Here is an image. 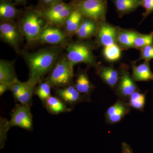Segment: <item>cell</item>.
Wrapping results in <instances>:
<instances>
[{
	"instance_id": "cell-28",
	"label": "cell",
	"mask_w": 153,
	"mask_h": 153,
	"mask_svg": "<svg viewBox=\"0 0 153 153\" xmlns=\"http://www.w3.org/2000/svg\"><path fill=\"white\" fill-rule=\"evenodd\" d=\"M153 44V32L148 34L139 33L134 42V48L140 50L148 45Z\"/></svg>"
},
{
	"instance_id": "cell-34",
	"label": "cell",
	"mask_w": 153,
	"mask_h": 153,
	"mask_svg": "<svg viewBox=\"0 0 153 153\" xmlns=\"http://www.w3.org/2000/svg\"><path fill=\"white\" fill-rule=\"evenodd\" d=\"M13 85V84H12ZM11 84H5V83H0V96H1L4 93L7 91H10Z\"/></svg>"
},
{
	"instance_id": "cell-12",
	"label": "cell",
	"mask_w": 153,
	"mask_h": 153,
	"mask_svg": "<svg viewBox=\"0 0 153 153\" xmlns=\"http://www.w3.org/2000/svg\"><path fill=\"white\" fill-rule=\"evenodd\" d=\"M130 110L131 107L128 102L123 100H119L107 109L105 114L107 123L114 124L120 122L128 114Z\"/></svg>"
},
{
	"instance_id": "cell-36",
	"label": "cell",
	"mask_w": 153,
	"mask_h": 153,
	"mask_svg": "<svg viewBox=\"0 0 153 153\" xmlns=\"http://www.w3.org/2000/svg\"><path fill=\"white\" fill-rule=\"evenodd\" d=\"M12 2H14L15 5H22L26 4L27 0H10Z\"/></svg>"
},
{
	"instance_id": "cell-31",
	"label": "cell",
	"mask_w": 153,
	"mask_h": 153,
	"mask_svg": "<svg viewBox=\"0 0 153 153\" xmlns=\"http://www.w3.org/2000/svg\"><path fill=\"white\" fill-rule=\"evenodd\" d=\"M141 7L145 9L142 14L143 20L153 13V0H142Z\"/></svg>"
},
{
	"instance_id": "cell-14",
	"label": "cell",
	"mask_w": 153,
	"mask_h": 153,
	"mask_svg": "<svg viewBox=\"0 0 153 153\" xmlns=\"http://www.w3.org/2000/svg\"><path fill=\"white\" fill-rule=\"evenodd\" d=\"M97 72L103 81L112 88L117 86L120 76V70L111 66H97Z\"/></svg>"
},
{
	"instance_id": "cell-25",
	"label": "cell",
	"mask_w": 153,
	"mask_h": 153,
	"mask_svg": "<svg viewBox=\"0 0 153 153\" xmlns=\"http://www.w3.org/2000/svg\"><path fill=\"white\" fill-rule=\"evenodd\" d=\"M123 49L117 44L103 47L102 55L104 59L109 62H115L120 59Z\"/></svg>"
},
{
	"instance_id": "cell-35",
	"label": "cell",
	"mask_w": 153,
	"mask_h": 153,
	"mask_svg": "<svg viewBox=\"0 0 153 153\" xmlns=\"http://www.w3.org/2000/svg\"><path fill=\"white\" fill-rule=\"evenodd\" d=\"M121 153H134L130 146L126 142L122 144Z\"/></svg>"
},
{
	"instance_id": "cell-32",
	"label": "cell",
	"mask_w": 153,
	"mask_h": 153,
	"mask_svg": "<svg viewBox=\"0 0 153 153\" xmlns=\"http://www.w3.org/2000/svg\"><path fill=\"white\" fill-rule=\"evenodd\" d=\"M22 86H23V82L19 81V80L12 85L10 91L13 93V96L15 100L21 94L22 89Z\"/></svg>"
},
{
	"instance_id": "cell-22",
	"label": "cell",
	"mask_w": 153,
	"mask_h": 153,
	"mask_svg": "<svg viewBox=\"0 0 153 153\" xmlns=\"http://www.w3.org/2000/svg\"><path fill=\"white\" fill-rule=\"evenodd\" d=\"M138 33L135 30H124L120 28L117 44L123 50H127L134 48L135 39Z\"/></svg>"
},
{
	"instance_id": "cell-24",
	"label": "cell",
	"mask_w": 153,
	"mask_h": 153,
	"mask_svg": "<svg viewBox=\"0 0 153 153\" xmlns=\"http://www.w3.org/2000/svg\"><path fill=\"white\" fill-rule=\"evenodd\" d=\"M83 17L79 11L74 9L69 15L64 24L66 33L69 35L75 34L80 26Z\"/></svg>"
},
{
	"instance_id": "cell-5",
	"label": "cell",
	"mask_w": 153,
	"mask_h": 153,
	"mask_svg": "<svg viewBox=\"0 0 153 153\" xmlns=\"http://www.w3.org/2000/svg\"><path fill=\"white\" fill-rule=\"evenodd\" d=\"M67 58L70 64L74 67L79 63L90 66L96 65V59L90 44L85 42H74L67 47Z\"/></svg>"
},
{
	"instance_id": "cell-33",
	"label": "cell",
	"mask_w": 153,
	"mask_h": 153,
	"mask_svg": "<svg viewBox=\"0 0 153 153\" xmlns=\"http://www.w3.org/2000/svg\"><path fill=\"white\" fill-rule=\"evenodd\" d=\"M63 1V0H39V4L41 9H44L56 3Z\"/></svg>"
},
{
	"instance_id": "cell-26",
	"label": "cell",
	"mask_w": 153,
	"mask_h": 153,
	"mask_svg": "<svg viewBox=\"0 0 153 153\" xmlns=\"http://www.w3.org/2000/svg\"><path fill=\"white\" fill-rule=\"evenodd\" d=\"M146 94L137 91L129 97L128 104L131 107L143 111L146 104Z\"/></svg>"
},
{
	"instance_id": "cell-18",
	"label": "cell",
	"mask_w": 153,
	"mask_h": 153,
	"mask_svg": "<svg viewBox=\"0 0 153 153\" xmlns=\"http://www.w3.org/2000/svg\"><path fill=\"white\" fill-rule=\"evenodd\" d=\"M38 82L36 80L29 78L27 81L23 82L21 94L16 100L21 104L31 107L33 105V96L36 85Z\"/></svg>"
},
{
	"instance_id": "cell-11",
	"label": "cell",
	"mask_w": 153,
	"mask_h": 153,
	"mask_svg": "<svg viewBox=\"0 0 153 153\" xmlns=\"http://www.w3.org/2000/svg\"><path fill=\"white\" fill-rule=\"evenodd\" d=\"M55 94L66 105L71 106L82 102L90 100L89 97L79 93L72 84L66 87L58 88L55 91Z\"/></svg>"
},
{
	"instance_id": "cell-6",
	"label": "cell",
	"mask_w": 153,
	"mask_h": 153,
	"mask_svg": "<svg viewBox=\"0 0 153 153\" xmlns=\"http://www.w3.org/2000/svg\"><path fill=\"white\" fill-rule=\"evenodd\" d=\"M74 9L71 2L56 3L49 7L39 9L42 16L47 23L52 25H64L66 19Z\"/></svg>"
},
{
	"instance_id": "cell-8",
	"label": "cell",
	"mask_w": 153,
	"mask_h": 153,
	"mask_svg": "<svg viewBox=\"0 0 153 153\" xmlns=\"http://www.w3.org/2000/svg\"><path fill=\"white\" fill-rule=\"evenodd\" d=\"M22 36L19 25L14 21H1L0 36L4 42L16 49L22 41Z\"/></svg>"
},
{
	"instance_id": "cell-29",
	"label": "cell",
	"mask_w": 153,
	"mask_h": 153,
	"mask_svg": "<svg viewBox=\"0 0 153 153\" xmlns=\"http://www.w3.org/2000/svg\"><path fill=\"white\" fill-rule=\"evenodd\" d=\"M140 50V54L139 60L150 61L153 59V44L146 46Z\"/></svg>"
},
{
	"instance_id": "cell-21",
	"label": "cell",
	"mask_w": 153,
	"mask_h": 153,
	"mask_svg": "<svg viewBox=\"0 0 153 153\" xmlns=\"http://www.w3.org/2000/svg\"><path fill=\"white\" fill-rule=\"evenodd\" d=\"M44 106L49 113L54 115L70 112L71 110V108H68L67 105L57 96L51 95L47 100Z\"/></svg>"
},
{
	"instance_id": "cell-23",
	"label": "cell",
	"mask_w": 153,
	"mask_h": 153,
	"mask_svg": "<svg viewBox=\"0 0 153 153\" xmlns=\"http://www.w3.org/2000/svg\"><path fill=\"white\" fill-rule=\"evenodd\" d=\"M74 86L81 94L89 97L94 89V86L89 80L87 73L80 71L78 73L75 80Z\"/></svg>"
},
{
	"instance_id": "cell-15",
	"label": "cell",
	"mask_w": 153,
	"mask_h": 153,
	"mask_svg": "<svg viewBox=\"0 0 153 153\" xmlns=\"http://www.w3.org/2000/svg\"><path fill=\"white\" fill-rule=\"evenodd\" d=\"M18 80L14 68V63L12 61L1 60L0 83L12 85Z\"/></svg>"
},
{
	"instance_id": "cell-16",
	"label": "cell",
	"mask_w": 153,
	"mask_h": 153,
	"mask_svg": "<svg viewBox=\"0 0 153 153\" xmlns=\"http://www.w3.org/2000/svg\"><path fill=\"white\" fill-rule=\"evenodd\" d=\"M23 10L17 9L10 0H0V18L1 21H14L23 14Z\"/></svg>"
},
{
	"instance_id": "cell-30",
	"label": "cell",
	"mask_w": 153,
	"mask_h": 153,
	"mask_svg": "<svg viewBox=\"0 0 153 153\" xmlns=\"http://www.w3.org/2000/svg\"><path fill=\"white\" fill-rule=\"evenodd\" d=\"M6 125V119L1 118L0 122V143L1 148L2 149L5 145L7 140V134L8 131Z\"/></svg>"
},
{
	"instance_id": "cell-10",
	"label": "cell",
	"mask_w": 153,
	"mask_h": 153,
	"mask_svg": "<svg viewBox=\"0 0 153 153\" xmlns=\"http://www.w3.org/2000/svg\"><path fill=\"white\" fill-rule=\"evenodd\" d=\"M120 28L105 21L98 22L95 35L98 44L103 47L117 44Z\"/></svg>"
},
{
	"instance_id": "cell-9",
	"label": "cell",
	"mask_w": 153,
	"mask_h": 153,
	"mask_svg": "<svg viewBox=\"0 0 153 153\" xmlns=\"http://www.w3.org/2000/svg\"><path fill=\"white\" fill-rule=\"evenodd\" d=\"M120 70V78L115 88L116 92L123 100H128L129 97L136 91L139 90V89L128 72L126 65H122Z\"/></svg>"
},
{
	"instance_id": "cell-20",
	"label": "cell",
	"mask_w": 153,
	"mask_h": 153,
	"mask_svg": "<svg viewBox=\"0 0 153 153\" xmlns=\"http://www.w3.org/2000/svg\"><path fill=\"white\" fill-rule=\"evenodd\" d=\"M115 7L119 16L131 13L141 7L142 0H111Z\"/></svg>"
},
{
	"instance_id": "cell-2",
	"label": "cell",
	"mask_w": 153,
	"mask_h": 153,
	"mask_svg": "<svg viewBox=\"0 0 153 153\" xmlns=\"http://www.w3.org/2000/svg\"><path fill=\"white\" fill-rule=\"evenodd\" d=\"M46 22L39 9H30L23 12L19 26L23 36L32 42L38 40L46 27Z\"/></svg>"
},
{
	"instance_id": "cell-7",
	"label": "cell",
	"mask_w": 153,
	"mask_h": 153,
	"mask_svg": "<svg viewBox=\"0 0 153 153\" xmlns=\"http://www.w3.org/2000/svg\"><path fill=\"white\" fill-rule=\"evenodd\" d=\"M11 117L10 120L6 119V125L8 130L14 126L19 127L28 131L33 130V115L30 106L16 104L12 110Z\"/></svg>"
},
{
	"instance_id": "cell-1",
	"label": "cell",
	"mask_w": 153,
	"mask_h": 153,
	"mask_svg": "<svg viewBox=\"0 0 153 153\" xmlns=\"http://www.w3.org/2000/svg\"><path fill=\"white\" fill-rule=\"evenodd\" d=\"M56 49H44L33 53L24 54L29 69V78L39 83L45 74L50 72L58 61Z\"/></svg>"
},
{
	"instance_id": "cell-19",
	"label": "cell",
	"mask_w": 153,
	"mask_h": 153,
	"mask_svg": "<svg viewBox=\"0 0 153 153\" xmlns=\"http://www.w3.org/2000/svg\"><path fill=\"white\" fill-rule=\"evenodd\" d=\"M98 22L89 18L83 17L75 34L80 39H87L95 35Z\"/></svg>"
},
{
	"instance_id": "cell-4",
	"label": "cell",
	"mask_w": 153,
	"mask_h": 153,
	"mask_svg": "<svg viewBox=\"0 0 153 153\" xmlns=\"http://www.w3.org/2000/svg\"><path fill=\"white\" fill-rule=\"evenodd\" d=\"M67 58L58 60L50 71L46 80L52 87H66L71 84L74 77V69Z\"/></svg>"
},
{
	"instance_id": "cell-3",
	"label": "cell",
	"mask_w": 153,
	"mask_h": 153,
	"mask_svg": "<svg viewBox=\"0 0 153 153\" xmlns=\"http://www.w3.org/2000/svg\"><path fill=\"white\" fill-rule=\"evenodd\" d=\"M71 2L83 17L97 22L105 21L108 10L106 0H72Z\"/></svg>"
},
{
	"instance_id": "cell-13",
	"label": "cell",
	"mask_w": 153,
	"mask_h": 153,
	"mask_svg": "<svg viewBox=\"0 0 153 153\" xmlns=\"http://www.w3.org/2000/svg\"><path fill=\"white\" fill-rule=\"evenodd\" d=\"M66 40V35L59 28L46 27L41 33L38 41L44 44H59L64 43Z\"/></svg>"
},
{
	"instance_id": "cell-27",
	"label": "cell",
	"mask_w": 153,
	"mask_h": 153,
	"mask_svg": "<svg viewBox=\"0 0 153 153\" xmlns=\"http://www.w3.org/2000/svg\"><path fill=\"white\" fill-rule=\"evenodd\" d=\"M38 84L35 88L34 94L39 97L44 105L48 98L52 95L51 92L52 87L46 80L45 81H41Z\"/></svg>"
},
{
	"instance_id": "cell-17",
	"label": "cell",
	"mask_w": 153,
	"mask_h": 153,
	"mask_svg": "<svg viewBox=\"0 0 153 153\" xmlns=\"http://www.w3.org/2000/svg\"><path fill=\"white\" fill-rule=\"evenodd\" d=\"M132 77L135 82L153 81V73L150 66L149 61H144L138 66H132Z\"/></svg>"
}]
</instances>
